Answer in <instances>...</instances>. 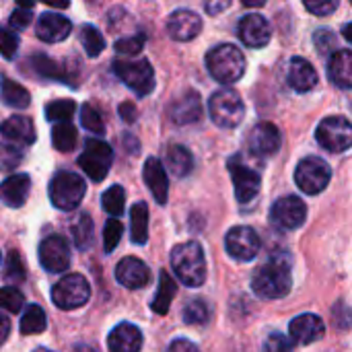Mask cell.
Segmentation results:
<instances>
[{
	"label": "cell",
	"instance_id": "obj_1",
	"mask_svg": "<svg viewBox=\"0 0 352 352\" xmlns=\"http://www.w3.org/2000/svg\"><path fill=\"white\" fill-rule=\"evenodd\" d=\"M293 287L291 266L285 258H274L260 266L252 278V289L260 299H283Z\"/></svg>",
	"mask_w": 352,
	"mask_h": 352
},
{
	"label": "cell",
	"instance_id": "obj_2",
	"mask_svg": "<svg viewBox=\"0 0 352 352\" xmlns=\"http://www.w3.org/2000/svg\"><path fill=\"white\" fill-rule=\"evenodd\" d=\"M171 268L188 287H200L206 278V260L198 241H186L171 250Z\"/></svg>",
	"mask_w": 352,
	"mask_h": 352
},
{
	"label": "cell",
	"instance_id": "obj_3",
	"mask_svg": "<svg viewBox=\"0 0 352 352\" xmlns=\"http://www.w3.org/2000/svg\"><path fill=\"white\" fill-rule=\"evenodd\" d=\"M206 68L214 80L231 85L245 74V56L237 50V45L223 43L206 54Z\"/></svg>",
	"mask_w": 352,
	"mask_h": 352
},
{
	"label": "cell",
	"instance_id": "obj_4",
	"mask_svg": "<svg viewBox=\"0 0 352 352\" xmlns=\"http://www.w3.org/2000/svg\"><path fill=\"white\" fill-rule=\"evenodd\" d=\"M208 113L212 122L221 128H237L243 122L245 105L237 91L219 89L208 99Z\"/></svg>",
	"mask_w": 352,
	"mask_h": 352
},
{
	"label": "cell",
	"instance_id": "obj_5",
	"mask_svg": "<svg viewBox=\"0 0 352 352\" xmlns=\"http://www.w3.org/2000/svg\"><path fill=\"white\" fill-rule=\"evenodd\" d=\"M87 192V184L80 175L72 171H58L50 182V200L60 210H74Z\"/></svg>",
	"mask_w": 352,
	"mask_h": 352
},
{
	"label": "cell",
	"instance_id": "obj_6",
	"mask_svg": "<svg viewBox=\"0 0 352 352\" xmlns=\"http://www.w3.org/2000/svg\"><path fill=\"white\" fill-rule=\"evenodd\" d=\"M116 76L138 97H146L155 89V72L148 60H116L113 62Z\"/></svg>",
	"mask_w": 352,
	"mask_h": 352
},
{
	"label": "cell",
	"instance_id": "obj_7",
	"mask_svg": "<svg viewBox=\"0 0 352 352\" xmlns=\"http://www.w3.org/2000/svg\"><path fill=\"white\" fill-rule=\"evenodd\" d=\"M113 163V151L105 140L91 138L85 144V151L78 157V165L91 182H101L109 173Z\"/></svg>",
	"mask_w": 352,
	"mask_h": 352
},
{
	"label": "cell",
	"instance_id": "obj_8",
	"mask_svg": "<svg viewBox=\"0 0 352 352\" xmlns=\"http://www.w3.org/2000/svg\"><path fill=\"white\" fill-rule=\"evenodd\" d=\"M91 297V287L80 274H66L52 289V301L64 311L82 307Z\"/></svg>",
	"mask_w": 352,
	"mask_h": 352
},
{
	"label": "cell",
	"instance_id": "obj_9",
	"mask_svg": "<svg viewBox=\"0 0 352 352\" xmlns=\"http://www.w3.org/2000/svg\"><path fill=\"white\" fill-rule=\"evenodd\" d=\"M330 179H332V169L320 157H305L295 169V182H297L299 190H303L309 196L324 192L328 188Z\"/></svg>",
	"mask_w": 352,
	"mask_h": 352
},
{
	"label": "cell",
	"instance_id": "obj_10",
	"mask_svg": "<svg viewBox=\"0 0 352 352\" xmlns=\"http://www.w3.org/2000/svg\"><path fill=\"white\" fill-rule=\"evenodd\" d=\"M318 142L330 153H344L352 144L351 122L342 116H330L320 122L316 130Z\"/></svg>",
	"mask_w": 352,
	"mask_h": 352
},
{
	"label": "cell",
	"instance_id": "obj_11",
	"mask_svg": "<svg viewBox=\"0 0 352 352\" xmlns=\"http://www.w3.org/2000/svg\"><path fill=\"white\" fill-rule=\"evenodd\" d=\"M229 173L233 179V188H235V198L239 204H248L252 202L262 186V177L256 169L248 167L243 163L241 157H231L229 159Z\"/></svg>",
	"mask_w": 352,
	"mask_h": 352
},
{
	"label": "cell",
	"instance_id": "obj_12",
	"mask_svg": "<svg viewBox=\"0 0 352 352\" xmlns=\"http://www.w3.org/2000/svg\"><path fill=\"white\" fill-rule=\"evenodd\" d=\"M227 254L237 262H252L262 248L260 235L252 227H233L225 237Z\"/></svg>",
	"mask_w": 352,
	"mask_h": 352
},
{
	"label": "cell",
	"instance_id": "obj_13",
	"mask_svg": "<svg viewBox=\"0 0 352 352\" xmlns=\"http://www.w3.org/2000/svg\"><path fill=\"white\" fill-rule=\"evenodd\" d=\"M305 219H307V206L299 196H285L272 204L270 221L278 229H285V231L299 229L305 223Z\"/></svg>",
	"mask_w": 352,
	"mask_h": 352
},
{
	"label": "cell",
	"instance_id": "obj_14",
	"mask_svg": "<svg viewBox=\"0 0 352 352\" xmlns=\"http://www.w3.org/2000/svg\"><path fill=\"white\" fill-rule=\"evenodd\" d=\"M39 262L47 272H64L70 266V245L60 235H50L39 243Z\"/></svg>",
	"mask_w": 352,
	"mask_h": 352
},
{
	"label": "cell",
	"instance_id": "obj_15",
	"mask_svg": "<svg viewBox=\"0 0 352 352\" xmlns=\"http://www.w3.org/2000/svg\"><path fill=\"white\" fill-rule=\"evenodd\" d=\"M167 113H169L171 122L177 126L194 124L202 118V99L194 89H188L169 103Z\"/></svg>",
	"mask_w": 352,
	"mask_h": 352
},
{
	"label": "cell",
	"instance_id": "obj_16",
	"mask_svg": "<svg viewBox=\"0 0 352 352\" xmlns=\"http://www.w3.org/2000/svg\"><path fill=\"white\" fill-rule=\"evenodd\" d=\"M280 142H283L280 132L272 122H260L248 134V146L258 157H270L278 153Z\"/></svg>",
	"mask_w": 352,
	"mask_h": 352
},
{
	"label": "cell",
	"instance_id": "obj_17",
	"mask_svg": "<svg viewBox=\"0 0 352 352\" xmlns=\"http://www.w3.org/2000/svg\"><path fill=\"white\" fill-rule=\"evenodd\" d=\"M239 37L241 41L248 45V47H264L270 43V37H272V29H270V23L258 14V12H252V14H245L241 21H239Z\"/></svg>",
	"mask_w": 352,
	"mask_h": 352
},
{
	"label": "cell",
	"instance_id": "obj_18",
	"mask_svg": "<svg viewBox=\"0 0 352 352\" xmlns=\"http://www.w3.org/2000/svg\"><path fill=\"white\" fill-rule=\"evenodd\" d=\"M200 31H202V19L194 10L179 8V10L171 12V16L167 21V33L175 41H190V39L198 37Z\"/></svg>",
	"mask_w": 352,
	"mask_h": 352
},
{
	"label": "cell",
	"instance_id": "obj_19",
	"mask_svg": "<svg viewBox=\"0 0 352 352\" xmlns=\"http://www.w3.org/2000/svg\"><path fill=\"white\" fill-rule=\"evenodd\" d=\"M35 33L41 41L45 43H56V41H64L70 33H72V23L56 12H43L37 19L35 25Z\"/></svg>",
	"mask_w": 352,
	"mask_h": 352
},
{
	"label": "cell",
	"instance_id": "obj_20",
	"mask_svg": "<svg viewBox=\"0 0 352 352\" xmlns=\"http://www.w3.org/2000/svg\"><path fill=\"white\" fill-rule=\"evenodd\" d=\"M116 278L126 289H142L151 283V270L142 260L128 256L116 266Z\"/></svg>",
	"mask_w": 352,
	"mask_h": 352
},
{
	"label": "cell",
	"instance_id": "obj_21",
	"mask_svg": "<svg viewBox=\"0 0 352 352\" xmlns=\"http://www.w3.org/2000/svg\"><path fill=\"white\" fill-rule=\"evenodd\" d=\"M291 338L301 342V344H314L320 338H324L326 334V326L322 322V318L314 316V314H303L299 318H295L289 326Z\"/></svg>",
	"mask_w": 352,
	"mask_h": 352
},
{
	"label": "cell",
	"instance_id": "obj_22",
	"mask_svg": "<svg viewBox=\"0 0 352 352\" xmlns=\"http://www.w3.org/2000/svg\"><path fill=\"white\" fill-rule=\"evenodd\" d=\"M107 349H109V352H140L142 332L134 324L124 322L109 332Z\"/></svg>",
	"mask_w": 352,
	"mask_h": 352
},
{
	"label": "cell",
	"instance_id": "obj_23",
	"mask_svg": "<svg viewBox=\"0 0 352 352\" xmlns=\"http://www.w3.org/2000/svg\"><path fill=\"white\" fill-rule=\"evenodd\" d=\"M29 190H31V177L27 173L10 175L0 184V200L10 208H21L29 198Z\"/></svg>",
	"mask_w": 352,
	"mask_h": 352
},
{
	"label": "cell",
	"instance_id": "obj_24",
	"mask_svg": "<svg viewBox=\"0 0 352 352\" xmlns=\"http://www.w3.org/2000/svg\"><path fill=\"white\" fill-rule=\"evenodd\" d=\"M144 182H146V188L151 190V194L155 196V200L159 204H165L167 202V196H169V179H167V171H165V165L151 157L146 159L144 163Z\"/></svg>",
	"mask_w": 352,
	"mask_h": 352
},
{
	"label": "cell",
	"instance_id": "obj_25",
	"mask_svg": "<svg viewBox=\"0 0 352 352\" xmlns=\"http://www.w3.org/2000/svg\"><path fill=\"white\" fill-rule=\"evenodd\" d=\"M0 136L14 144L29 146L35 142V126L27 116H10L0 124Z\"/></svg>",
	"mask_w": 352,
	"mask_h": 352
},
{
	"label": "cell",
	"instance_id": "obj_26",
	"mask_svg": "<svg viewBox=\"0 0 352 352\" xmlns=\"http://www.w3.org/2000/svg\"><path fill=\"white\" fill-rule=\"evenodd\" d=\"M289 85L297 93H309L318 85V72L309 60L295 56L289 64Z\"/></svg>",
	"mask_w": 352,
	"mask_h": 352
},
{
	"label": "cell",
	"instance_id": "obj_27",
	"mask_svg": "<svg viewBox=\"0 0 352 352\" xmlns=\"http://www.w3.org/2000/svg\"><path fill=\"white\" fill-rule=\"evenodd\" d=\"M328 76L330 80L349 91L352 87V52L351 50H334L328 62Z\"/></svg>",
	"mask_w": 352,
	"mask_h": 352
},
{
	"label": "cell",
	"instance_id": "obj_28",
	"mask_svg": "<svg viewBox=\"0 0 352 352\" xmlns=\"http://www.w3.org/2000/svg\"><path fill=\"white\" fill-rule=\"evenodd\" d=\"M165 165L175 177H186L194 169V157L184 144H173L165 153Z\"/></svg>",
	"mask_w": 352,
	"mask_h": 352
},
{
	"label": "cell",
	"instance_id": "obj_29",
	"mask_svg": "<svg viewBox=\"0 0 352 352\" xmlns=\"http://www.w3.org/2000/svg\"><path fill=\"white\" fill-rule=\"evenodd\" d=\"M130 233L132 241L144 245L148 239V206L144 202H136L130 210Z\"/></svg>",
	"mask_w": 352,
	"mask_h": 352
},
{
	"label": "cell",
	"instance_id": "obj_30",
	"mask_svg": "<svg viewBox=\"0 0 352 352\" xmlns=\"http://www.w3.org/2000/svg\"><path fill=\"white\" fill-rule=\"evenodd\" d=\"M0 97L8 107L14 109H25L31 103V95L25 87H21L19 82L10 80V78H2L0 82Z\"/></svg>",
	"mask_w": 352,
	"mask_h": 352
},
{
	"label": "cell",
	"instance_id": "obj_31",
	"mask_svg": "<svg viewBox=\"0 0 352 352\" xmlns=\"http://www.w3.org/2000/svg\"><path fill=\"white\" fill-rule=\"evenodd\" d=\"M31 64H33L35 72H37L41 78L64 80V82L70 85V76L64 72V68H62L56 60H52V58H47V56H43V54H35V56H31Z\"/></svg>",
	"mask_w": 352,
	"mask_h": 352
},
{
	"label": "cell",
	"instance_id": "obj_32",
	"mask_svg": "<svg viewBox=\"0 0 352 352\" xmlns=\"http://www.w3.org/2000/svg\"><path fill=\"white\" fill-rule=\"evenodd\" d=\"M78 134L76 128L70 122H58L52 130V144L54 148H58L60 153H68L76 146Z\"/></svg>",
	"mask_w": 352,
	"mask_h": 352
},
{
	"label": "cell",
	"instance_id": "obj_33",
	"mask_svg": "<svg viewBox=\"0 0 352 352\" xmlns=\"http://www.w3.org/2000/svg\"><path fill=\"white\" fill-rule=\"evenodd\" d=\"M173 297H175V283L169 276V272H161V276H159V293L153 299V311L159 314V316H165Z\"/></svg>",
	"mask_w": 352,
	"mask_h": 352
},
{
	"label": "cell",
	"instance_id": "obj_34",
	"mask_svg": "<svg viewBox=\"0 0 352 352\" xmlns=\"http://www.w3.org/2000/svg\"><path fill=\"white\" fill-rule=\"evenodd\" d=\"M70 233H72L74 245H76L80 252L89 250L91 243H93V221H91V217H89L87 212L78 214V219H76V221L72 223V227H70Z\"/></svg>",
	"mask_w": 352,
	"mask_h": 352
},
{
	"label": "cell",
	"instance_id": "obj_35",
	"mask_svg": "<svg viewBox=\"0 0 352 352\" xmlns=\"http://www.w3.org/2000/svg\"><path fill=\"white\" fill-rule=\"evenodd\" d=\"M45 311L39 305H29L23 314L21 320V334L23 336H31V334H41L45 330Z\"/></svg>",
	"mask_w": 352,
	"mask_h": 352
},
{
	"label": "cell",
	"instance_id": "obj_36",
	"mask_svg": "<svg viewBox=\"0 0 352 352\" xmlns=\"http://www.w3.org/2000/svg\"><path fill=\"white\" fill-rule=\"evenodd\" d=\"M78 37H80L82 50L87 52L89 58H97L105 50V39H103L101 31L95 25H82Z\"/></svg>",
	"mask_w": 352,
	"mask_h": 352
},
{
	"label": "cell",
	"instance_id": "obj_37",
	"mask_svg": "<svg viewBox=\"0 0 352 352\" xmlns=\"http://www.w3.org/2000/svg\"><path fill=\"white\" fill-rule=\"evenodd\" d=\"M182 318L186 324H192V326H198V324H206L210 320V307L204 299H192L186 303L184 311H182Z\"/></svg>",
	"mask_w": 352,
	"mask_h": 352
},
{
	"label": "cell",
	"instance_id": "obj_38",
	"mask_svg": "<svg viewBox=\"0 0 352 352\" xmlns=\"http://www.w3.org/2000/svg\"><path fill=\"white\" fill-rule=\"evenodd\" d=\"M76 103L72 99H58L45 105V118L50 122H68L74 116Z\"/></svg>",
	"mask_w": 352,
	"mask_h": 352
},
{
	"label": "cell",
	"instance_id": "obj_39",
	"mask_svg": "<svg viewBox=\"0 0 352 352\" xmlns=\"http://www.w3.org/2000/svg\"><path fill=\"white\" fill-rule=\"evenodd\" d=\"M101 204H103V208H105L107 214L120 217V214L124 212V204H126V192H124V188H122V186H111V188L103 194Z\"/></svg>",
	"mask_w": 352,
	"mask_h": 352
},
{
	"label": "cell",
	"instance_id": "obj_40",
	"mask_svg": "<svg viewBox=\"0 0 352 352\" xmlns=\"http://www.w3.org/2000/svg\"><path fill=\"white\" fill-rule=\"evenodd\" d=\"M23 161L21 146L12 142H0V171H14Z\"/></svg>",
	"mask_w": 352,
	"mask_h": 352
},
{
	"label": "cell",
	"instance_id": "obj_41",
	"mask_svg": "<svg viewBox=\"0 0 352 352\" xmlns=\"http://www.w3.org/2000/svg\"><path fill=\"white\" fill-rule=\"evenodd\" d=\"M122 233H124L122 223H120L116 217H111V219L105 223V229H103V250H105L107 254H111V252L118 248V243H120V239H122Z\"/></svg>",
	"mask_w": 352,
	"mask_h": 352
},
{
	"label": "cell",
	"instance_id": "obj_42",
	"mask_svg": "<svg viewBox=\"0 0 352 352\" xmlns=\"http://www.w3.org/2000/svg\"><path fill=\"white\" fill-rule=\"evenodd\" d=\"M23 303H25V297L19 289L14 287L0 289V309H6L8 314H19Z\"/></svg>",
	"mask_w": 352,
	"mask_h": 352
},
{
	"label": "cell",
	"instance_id": "obj_43",
	"mask_svg": "<svg viewBox=\"0 0 352 352\" xmlns=\"http://www.w3.org/2000/svg\"><path fill=\"white\" fill-rule=\"evenodd\" d=\"M80 124H82V128H87L89 132H95V134H103V132H105V124H103L99 111H97L93 105H89V103H85V105L80 107Z\"/></svg>",
	"mask_w": 352,
	"mask_h": 352
},
{
	"label": "cell",
	"instance_id": "obj_44",
	"mask_svg": "<svg viewBox=\"0 0 352 352\" xmlns=\"http://www.w3.org/2000/svg\"><path fill=\"white\" fill-rule=\"evenodd\" d=\"M146 43V37L144 33H134L132 37H122L116 41V52L118 54H124V56H136Z\"/></svg>",
	"mask_w": 352,
	"mask_h": 352
},
{
	"label": "cell",
	"instance_id": "obj_45",
	"mask_svg": "<svg viewBox=\"0 0 352 352\" xmlns=\"http://www.w3.org/2000/svg\"><path fill=\"white\" fill-rule=\"evenodd\" d=\"M16 50H19V35L8 27H0V56L10 60L14 58Z\"/></svg>",
	"mask_w": 352,
	"mask_h": 352
},
{
	"label": "cell",
	"instance_id": "obj_46",
	"mask_svg": "<svg viewBox=\"0 0 352 352\" xmlns=\"http://www.w3.org/2000/svg\"><path fill=\"white\" fill-rule=\"evenodd\" d=\"M338 2H340V0H303L305 8H307L311 14H318V16H328V14H332V12L338 8Z\"/></svg>",
	"mask_w": 352,
	"mask_h": 352
},
{
	"label": "cell",
	"instance_id": "obj_47",
	"mask_svg": "<svg viewBox=\"0 0 352 352\" xmlns=\"http://www.w3.org/2000/svg\"><path fill=\"white\" fill-rule=\"evenodd\" d=\"M264 352H293V342L285 334H270L264 342Z\"/></svg>",
	"mask_w": 352,
	"mask_h": 352
},
{
	"label": "cell",
	"instance_id": "obj_48",
	"mask_svg": "<svg viewBox=\"0 0 352 352\" xmlns=\"http://www.w3.org/2000/svg\"><path fill=\"white\" fill-rule=\"evenodd\" d=\"M314 41H316L318 52H322V54H326L330 50H336V33L332 29H320V31H316Z\"/></svg>",
	"mask_w": 352,
	"mask_h": 352
},
{
	"label": "cell",
	"instance_id": "obj_49",
	"mask_svg": "<svg viewBox=\"0 0 352 352\" xmlns=\"http://www.w3.org/2000/svg\"><path fill=\"white\" fill-rule=\"evenodd\" d=\"M6 276L10 280H23L25 278V268L16 252H10L6 258Z\"/></svg>",
	"mask_w": 352,
	"mask_h": 352
},
{
	"label": "cell",
	"instance_id": "obj_50",
	"mask_svg": "<svg viewBox=\"0 0 352 352\" xmlns=\"http://www.w3.org/2000/svg\"><path fill=\"white\" fill-rule=\"evenodd\" d=\"M31 19H33V12L29 10V8H16V10H12V14H10V27H14V29H25L29 23H31Z\"/></svg>",
	"mask_w": 352,
	"mask_h": 352
},
{
	"label": "cell",
	"instance_id": "obj_51",
	"mask_svg": "<svg viewBox=\"0 0 352 352\" xmlns=\"http://www.w3.org/2000/svg\"><path fill=\"white\" fill-rule=\"evenodd\" d=\"M233 0H204V6H206V12L208 14H219L223 10H227L231 6Z\"/></svg>",
	"mask_w": 352,
	"mask_h": 352
},
{
	"label": "cell",
	"instance_id": "obj_52",
	"mask_svg": "<svg viewBox=\"0 0 352 352\" xmlns=\"http://www.w3.org/2000/svg\"><path fill=\"white\" fill-rule=\"evenodd\" d=\"M167 352H198L196 344H192L190 340H173L171 346L167 349Z\"/></svg>",
	"mask_w": 352,
	"mask_h": 352
},
{
	"label": "cell",
	"instance_id": "obj_53",
	"mask_svg": "<svg viewBox=\"0 0 352 352\" xmlns=\"http://www.w3.org/2000/svg\"><path fill=\"white\" fill-rule=\"evenodd\" d=\"M8 334H10V322L4 314H0V346L6 342Z\"/></svg>",
	"mask_w": 352,
	"mask_h": 352
},
{
	"label": "cell",
	"instance_id": "obj_54",
	"mask_svg": "<svg viewBox=\"0 0 352 352\" xmlns=\"http://www.w3.org/2000/svg\"><path fill=\"white\" fill-rule=\"evenodd\" d=\"M120 113H124V120L126 122H134V116H136V111H134V105H130V103H124L122 107H120Z\"/></svg>",
	"mask_w": 352,
	"mask_h": 352
},
{
	"label": "cell",
	"instance_id": "obj_55",
	"mask_svg": "<svg viewBox=\"0 0 352 352\" xmlns=\"http://www.w3.org/2000/svg\"><path fill=\"white\" fill-rule=\"evenodd\" d=\"M45 2L47 6H54V8H68L70 6V0H41Z\"/></svg>",
	"mask_w": 352,
	"mask_h": 352
},
{
	"label": "cell",
	"instance_id": "obj_56",
	"mask_svg": "<svg viewBox=\"0 0 352 352\" xmlns=\"http://www.w3.org/2000/svg\"><path fill=\"white\" fill-rule=\"evenodd\" d=\"M245 6H250V8H258V6H264L266 4V0H241Z\"/></svg>",
	"mask_w": 352,
	"mask_h": 352
},
{
	"label": "cell",
	"instance_id": "obj_57",
	"mask_svg": "<svg viewBox=\"0 0 352 352\" xmlns=\"http://www.w3.org/2000/svg\"><path fill=\"white\" fill-rule=\"evenodd\" d=\"M16 2H19L21 8H31L35 4V0H16Z\"/></svg>",
	"mask_w": 352,
	"mask_h": 352
},
{
	"label": "cell",
	"instance_id": "obj_58",
	"mask_svg": "<svg viewBox=\"0 0 352 352\" xmlns=\"http://www.w3.org/2000/svg\"><path fill=\"white\" fill-rule=\"evenodd\" d=\"M344 37H346V39H349V41H351V39H352V33H351V23H346V25H344Z\"/></svg>",
	"mask_w": 352,
	"mask_h": 352
},
{
	"label": "cell",
	"instance_id": "obj_59",
	"mask_svg": "<svg viewBox=\"0 0 352 352\" xmlns=\"http://www.w3.org/2000/svg\"><path fill=\"white\" fill-rule=\"evenodd\" d=\"M33 352H54V351H50V349H37V351H33Z\"/></svg>",
	"mask_w": 352,
	"mask_h": 352
}]
</instances>
